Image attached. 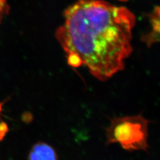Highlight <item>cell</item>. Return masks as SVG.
Returning <instances> with one entry per match:
<instances>
[{"label":"cell","mask_w":160,"mask_h":160,"mask_svg":"<svg viewBox=\"0 0 160 160\" xmlns=\"http://www.w3.org/2000/svg\"><path fill=\"white\" fill-rule=\"evenodd\" d=\"M63 16L56 38L67 56L78 58L102 81L124 69L133 50L136 17L132 12L103 0H78Z\"/></svg>","instance_id":"1"},{"label":"cell","mask_w":160,"mask_h":160,"mask_svg":"<svg viewBox=\"0 0 160 160\" xmlns=\"http://www.w3.org/2000/svg\"><path fill=\"white\" fill-rule=\"evenodd\" d=\"M150 121L142 115L115 118L106 129V145L118 143L128 151H148Z\"/></svg>","instance_id":"2"},{"label":"cell","mask_w":160,"mask_h":160,"mask_svg":"<svg viewBox=\"0 0 160 160\" xmlns=\"http://www.w3.org/2000/svg\"><path fill=\"white\" fill-rule=\"evenodd\" d=\"M28 160H58L57 152L53 147L44 142L35 143L29 151Z\"/></svg>","instance_id":"3"},{"label":"cell","mask_w":160,"mask_h":160,"mask_svg":"<svg viewBox=\"0 0 160 160\" xmlns=\"http://www.w3.org/2000/svg\"><path fill=\"white\" fill-rule=\"evenodd\" d=\"M150 22L152 25V31L143 36L142 39L147 46L151 47L153 44L159 42L160 38V8L156 7L154 12L150 15Z\"/></svg>","instance_id":"4"},{"label":"cell","mask_w":160,"mask_h":160,"mask_svg":"<svg viewBox=\"0 0 160 160\" xmlns=\"http://www.w3.org/2000/svg\"><path fill=\"white\" fill-rule=\"evenodd\" d=\"M8 11L9 6L7 3V0H0V23L8 14Z\"/></svg>","instance_id":"5"},{"label":"cell","mask_w":160,"mask_h":160,"mask_svg":"<svg viewBox=\"0 0 160 160\" xmlns=\"http://www.w3.org/2000/svg\"><path fill=\"white\" fill-rule=\"evenodd\" d=\"M119 1H127V0H119Z\"/></svg>","instance_id":"6"}]
</instances>
